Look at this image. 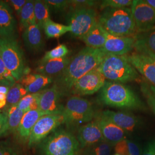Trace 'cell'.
Listing matches in <instances>:
<instances>
[{
	"instance_id": "3",
	"label": "cell",
	"mask_w": 155,
	"mask_h": 155,
	"mask_svg": "<svg viewBox=\"0 0 155 155\" xmlns=\"http://www.w3.org/2000/svg\"><path fill=\"white\" fill-rule=\"evenodd\" d=\"M100 100L111 107L130 110H144L145 106L139 97L122 83L106 81L101 90Z\"/></svg>"
},
{
	"instance_id": "21",
	"label": "cell",
	"mask_w": 155,
	"mask_h": 155,
	"mask_svg": "<svg viewBox=\"0 0 155 155\" xmlns=\"http://www.w3.org/2000/svg\"><path fill=\"white\" fill-rule=\"evenodd\" d=\"M28 94L36 93L53 82V78L40 74H27L19 81Z\"/></svg>"
},
{
	"instance_id": "44",
	"label": "cell",
	"mask_w": 155,
	"mask_h": 155,
	"mask_svg": "<svg viewBox=\"0 0 155 155\" xmlns=\"http://www.w3.org/2000/svg\"><path fill=\"white\" fill-rule=\"evenodd\" d=\"M10 87L5 86H2V85H0V94H8L9 90Z\"/></svg>"
},
{
	"instance_id": "13",
	"label": "cell",
	"mask_w": 155,
	"mask_h": 155,
	"mask_svg": "<svg viewBox=\"0 0 155 155\" xmlns=\"http://www.w3.org/2000/svg\"><path fill=\"white\" fill-rule=\"evenodd\" d=\"M61 95L60 90L55 84L49 89L42 90L39 98V109L47 114H61L64 107L59 104Z\"/></svg>"
},
{
	"instance_id": "41",
	"label": "cell",
	"mask_w": 155,
	"mask_h": 155,
	"mask_svg": "<svg viewBox=\"0 0 155 155\" xmlns=\"http://www.w3.org/2000/svg\"><path fill=\"white\" fill-rule=\"evenodd\" d=\"M28 0H11L9 1L12 7L13 8L15 11L16 12L17 15L20 16L22 8L27 2Z\"/></svg>"
},
{
	"instance_id": "5",
	"label": "cell",
	"mask_w": 155,
	"mask_h": 155,
	"mask_svg": "<svg viewBox=\"0 0 155 155\" xmlns=\"http://www.w3.org/2000/svg\"><path fill=\"white\" fill-rule=\"evenodd\" d=\"M0 55L6 67L16 81H20L25 73L22 49L16 38L0 37Z\"/></svg>"
},
{
	"instance_id": "43",
	"label": "cell",
	"mask_w": 155,
	"mask_h": 155,
	"mask_svg": "<svg viewBox=\"0 0 155 155\" xmlns=\"http://www.w3.org/2000/svg\"><path fill=\"white\" fill-rule=\"evenodd\" d=\"M137 53H140V54H144L145 55L147 56L150 58V59H151V61H153V63L155 64V54H153L152 52H150L148 51H146V50H141L139 52H136Z\"/></svg>"
},
{
	"instance_id": "6",
	"label": "cell",
	"mask_w": 155,
	"mask_h": 155,
	"mask_svg": "<svg viewBox=\"0 0 155 155\" xmlns=\"http://www.w3.org/2000/svg\"><path fill=\"white\" fill-rule=\"evenodd\" d=\"M80 147L72 133L61 129L43 141L41 151L43 155H78Z\"/></svg>"
},
{
	"instance_id": "38",
	"label": "cell",
	"mask_w": 155,
	"mask_h": 155,
	"mask_svg": "<svg viewBox=\"0 0 155 155\" xmlns=\"http://www.w3.org/2000/svg\"><path fill=\"white\" fill-rule=\"evenodd\" d=\"M141 89L147 99L148 105L155 114V97L150 91L148 84L147 83H142L141 85Z\"/></svg>"
},
{
	"instance_id": "4",
	"label": "cell",
	"mask_w": 155,
	"mask_h": 155,
	"mask_svg": "<svg viewBox=\"0 0 155 155\" xmlns=\"http://www.w3.org/2000/svg\"><path fill=\"white\" fill-rule=\"evenodd\" d=\"M97 69L111 82L125 83L138 79L139 74L125 55L107 54Z\"/></svg>"
},
{
	"instance_id": "34",
	"label": "cell",
	"mask_w": 155,
	"mask_h": 155,
	"mask_svg": "<svg viewBox=\"0 0 155 155\" xmlns=\"http://www.w3.org/2000/svg\"><path fill=\"white\" fill-rule=\"evenodd\" d=\"M16 80L8 71L0 55V85L11 87L15 83Z\"/></svg>"
},
{
	"instance_id": "2",
	"label": "cell",
	"mask_w": 155,
	"mask_h": 155,
	"mask_svg": "<svg viewBox=\"0 0 155 155\" xmlns=\"http://www.w3.org/2000/svg\"><path fill=\"white\" fill-rule=\"evenodd\" d=\"M98 22L106 32L120 37H133L137 34L131 9L106 8L98 17Z\"/></svg>"
},
{
	"instance_id": "24",
	"label": "cell",
	"mask_w": 155,
	"mask_h": 155,
	"mask_svg": "<svg viewBox=\"0 0 155 155\" xmlns=\"http://www.w3.org/2000/svg\"><path fill=\"white\" fill-rule=\"evenodd\" d=\"M134 49L136 52L146 50L155 54V28L137 34L135 36Z\"/></svg>"
},
{
	"instance_id": "12",
	"label": "cell",
	"mask_w": 155,
	"mask_h": 155,
	"mask_svg": "<svg viewBox=\"0 0 155 155\" xmlns=\"http://www.w3.org/2000/svg\"><path fill=\"white\" fill-rule=\"evenodd\" d=\"M104 32L105 35V43L101 50L106 54L125 55L134 49L135 36L120 37L109 34L105 30Z\"/></svg>"
},
{
	"instance_id": "10",
	"label": "cell",
	"mask_w": 155,
	"mask_h": 155,
	"mask_svg": "<svg viewBox=\"0 0 155 155\" xmlns=\"http://www.w3.org/2000/svg\"><path fill=\"white\" fill-rule=\"evenodd\" d=\"M130 9L137 34L155 28V11L145 0H134Z\"/></svg>"
},
{
	"instance_id": "28",
	"label": "cell",
	"mask_w": 155,
	"mask_h": 155,
	"mask_svg": "<svg viewBox=\"0 0 155 155\" xmlns=\"http://www.w3.org/2000/svg\"><path fill=\"white\" fill-rule=\"evenodd\" d=\"M28 94L27 91L21 83H15L9 89L7 94L6 108L17 105L20 101Z\"/></svg>"
},
{
	"instance_id": "20",
	"label": "cell",
	"mask_w": 155,
	"mask_h": 155,
	"mask_svg": "<svg viewBox=\"0 0 155 155\" xmlns=\"http://www.w3.org/2000/svg\"><path fill=\"white\" fill-rule=\"evenodd\" d=\"M41 29V28L36 23L24 30L22 39L25 47L29 51L38 52L43 50L45 43Z\"/></svg>"
},
{
	"instance_id": "25",
	"label": "cell",
	"mask_w": 155,
	"mask_h": 155,
	"mask_svg": "<svg viewBox=\"0 0 155 155\" xmlns=\"http://www.w3.org/2000/svg\"><path fill=\"white\" fill-rule=\"evenodd\" d=\"M7 114V134L16 133L25 113L17 105L12 106L6 110Z\"/></svg>"
},
{
	"instance_id": "33",
	"label": "cell",
	"mask_w": 155,
	"mask_h": 155,
	"mask_svg": "<svg viewBox=\"0 0 155 155\" xmlns=\"http://www.w3.org/2000/svg\"><path fill=\"white\" fill-rule=\"evenodd\" d=\"M111 145L105 141L86 148L84 155H110Z\"/></svg>"
},
{
	"instance_id": "18",
	"label": "cell",
	"mask_w": 155,
	"mask_h": 155,
	"mask_svg": "<svg viewBox=\"0 0 155 155\" xmlns=\"http://www.w3.org/2000/svg\"><path fill=\"white\" fill-rule=\"evenodd\" d=\"M16 28L13 9L6 2L0 1V37L14 36Z\"/></svg>"
},
{
	"instance_id": "47",
	"label": "cell",
	"mask_w": 155,
	"mask_h": 155,
	"mask_svg": "<svg viewBox=\"0 0 155 155\" xmlns=\"http://www.w3.org/2000/svg\"><path fill=\"white\" fill-rule=\"evenodd\" d=\"M148 87L150 88V91L152 92V93L154 95V96L155 97V86H152L151 84L148 85Z\"/></svg>"
},
{
	"instance_id": "22",
	"label": "cell",
	"mask_w": 155,
	"mask_h": 155,
	"mask_svg": "<svg viewBox=\"0 0 155 155\" xmlns=\"http://www.w3.org/2000/svg\"><path fill=\"white\" fill-rule=\"evenodd\" d=\"M72 58L64 57L61 59L50 60L43 63H39L35 71L38 74L52 77L54 75H59L69 64Z\"/></svg>"
},
{
	"instance_id": "23",
	"label": "cell",
	"mask_w": 155,
	"mask_h": 155,
	"mask_svg": "<svg viewBox=\"0 0 155 155\" xmlns=\"http://www.w3.org/2000/svg\"><path fill=\"white\" fill-rule=\"evenodd\" d=\"M86 47L95 49H101L105 43V35L104 29L97 22L88 33L81 39Z\"/></svg>"
},
{
	"instance_id": "40",
	"label": "cell",
	"mask_w": 155,
	"mask_h": 155,
	"mask_svg": "<svg viewBox=\"0 0 155 155\" xmlns=\"http://www.w3.org/2000/svg\"><path fill=\"white\" fill-rule=\"evenodd\" d=\"M7 134V114L6 111L0 110V137Z\"/></svg>"
},
{
	"instance_id": "16",
	"label": "cell",
	"mask_w": 155,
	"mask_h": 155,
	"mask_svg": "<svg viewBox=\"0 0 155 155\" xmlns=\"http://www.w3.org/2000/svg\"><path fill=\"white\" fill-rule=\"evenodd\" d=\"M77 139L82 148L89 147L105 141L100 127L95 120L80 127L78 130Z\"/></svg>"
},
{
	"instance_id": "17",
	"label": "cell",
	"mask_w": 155,
	"mask_h": 155,
	"mask_svg": "<svg viewBox=\"0 0 155 155\" xmlns=\"http://www.w3.org/2000/svg\"><path fill=\"white\" fill-rule=\"evenodd\" d=\"M45 115L47 114L40 109L32 110L25 113L15 133L17 139L22 143L28 141L36 123L40 118Z\"/></svg>"
},
{
	"instance_id": "30",
	"label": "cell",
	"mask_w": 155,
	"mask_h": 155,
	"mask_svg": "<svg viewBox=\"0 0 155 155\" xmlns=\"http://www.w3.org/2000/svg\"><path fill=\"white\" fill-rule=\"evenodd\" d=\"M116 153L120 155H141V150L136 143L124 139L115 145Z\"/></svg>"
},
{
	"instance_id": "35",
	"label": "cell",
	"mask_w": 155,
	"mask_h": 155,
	"mask_svg": "<svg viewBox=\"0 0 155 155\" xmlns=\"http://www.w3.org/2000/svg\"><path fill=\"white\" fill-rule=\"evenodd\" d=\"M132 0H104L100 5V9L104 10L106 8L118 9L129 8L133 4Z\"/></svg>"
},
{
	"instance_id": "27",
	"label": "cell",
	"mask_w": 155,
	"mask_h": 155,
	"mask_svg": "<svg viewBox=\"0 0 155 155\" xmlns=\"http://www.w3.org/2000/svg\"><path fill=\"white\" fill-rule=\"evenodd\" d=\"M34 12L36 22L41 29L50 18V8L45 1H34Z\"/></svg>"
},
{
	"instance_id": "31",
	"label": "cell",
	"mask_w": 155,
	"mask_h": 155,
	"mask_svg": "<svg viewBox=\"0 0 155 155\" xmlns=\"http://www.w3.org/2000/svg\"><path fill=\"white\" fill-rule=\"evenodd\" d=\"M41 91L28 94L24 96L17 104L18 108L25 113L29 111L39 109V98Z\"/></svg>"
},
{
	"instance_id": "8",
	"label": "cell",
	"mask_w": 155,
	"mask_h": 155,
	"mask_svg": "<svg viewBox=\"0 0 155 155\" xmlns=\"http://www.w3.org/2000/svg\"><path fill=\"white\" fill-rule=\"evenodd\" d=\"M68 25L72 35L81 39L98 22L95 11L91 8H71L68 15Z\"/></svg>"
},
{
	"instance_id": "1",
	"label": "cell",
	"mask_w": 155,
	"mask_h": 155,
	"mask_svg": "<svg viewBox=\"0 0 155 155\" xmlns=\"http://www.w3.org/2000/svg\"><path fill=\"white\" fill-rule=\"evenodd\" d=\"M107 54L101 49L86 47L72 58L66 69L59 74L55 84L62 95L71 92L78 80L90 71L97 68Z\"/></svg>"
},
{
	"instance_id": "29",
	"label": "cell",
	"mask_w": 155,
	"mask_h": 155,
	"mask_svg": "<svg viewBox=\"0 0 155 155\" xmlns=\"http://www.w3.org/2000/svg\"><path fill=\"white\" fill-rule=\"evenodd\" d=\"M19 17L20 27L24 30L29 25L36 23L34 12V1L28 0Z\"/></svg>"
},
{
	"instance_id": "42",
	"label": "cell",
	"mask_w": 155,
	"mask_h": 155,
	"mask_svg": "<svg viewBox=\"0 0 155 155\" xmlns=\"http://www.w3.org/2000/svg\"><path fill=\"white\" fill-rule=\"evenodd\" d=\"M141 155H155V139L148 144Z\"/></svg>"
},
{
	"instance_id": "11",
	"label": "cell",
	"mask_w": 155,
	"mask_h": 155,
	"mask_svg": "<svg viewBox=\"0 0 155 155\" xmlns=\"http://www.w3.org/2000/svg\"><path fill=\"white\" fill-rule=\"evenodd\" d=\"M106 82L105 78L95 68L78 80L72 87L71 93L79 97L92 95L101 90Z\"/></svg>"
},
{
	"instance_id": "32",
	"label": "cell",
	"mask_w": 155,
	"mask_h": 155,
	"mask_svg": "<svg viewBox=\"0 0 155 155\" xmlns=\"http://www.w3.org/2000/svg\"><path fill=\"white\" fill-rule=\"evenodd\" d=\"M68 53L69 50L66 45L64 44H61L58 45L52 50L46 52L39 63H43L50 60L63 58L66 57Z\"/></svg>"
},
{
	"instance_id": "19",
	"label": "cell",
	"mask_w": 155,
	"mask_h": 155,
	"mask_svg": "<svg viewBox=\"0 0 155 155\" xmlns=\"http://www.w3.org/2000/svg\"><path fill=\"white\" fill-rule=\"evenodd\" d=\"M101 114L127 132H133L139 123L137 117L129 113L107 110Z\"/></svg>"
},
{
	"instance_id": "48",
	"label": "cell",
	"mask_w": 155,
	"mask_h": 155,
	"mask_svg": "<svg viewBox=\"0 0 155 155\" xmlns=\"http://www.w3.org/2000/svg\"><path fill=\"white\" fill-rule=\"evenodd\" d=\"M114 155H118V154H117V153H115V154H114Z\"/></svg>"
},
{
	"instance_id": "45",
	"label": "cell",
	"mask_w": 155,
	"mask_h": 155,
	"mask_svg": "<svg viewBox=\"0 0 155 155\" xmlns=\"http://www.w3.org/2000/svg\"><path fill=\"white\" fill-rule=\"evenodd\" d=\"M146 2L151 6L155 11V0H145Z\"/></svg>"
},
{
	"instance_id": "15",
	"label": "cell",
	"mask_w": 155,
	"mask_h": 155,
	"mask_svg": "<svg viewBox=\"0 0 155 155\" xmlns=\"http://www.w3.org/2000/svg\"><path fill=\"white\" fill-rule=\"evenodd\" d=\"M95 121L97 122L105 141L110 145H116L118 142L126 139L125 132L101 113L95 116Z\"/></svg>"
},
{
	"instance_id": "36",
	"label": "cell",
	"mask_w": 155,
	"mask_h": 155,
	"mask_svg": "<svg viewBox=\"0 0 155 155\" xmlns=\"http://www.w3.org/2000/svg\"><path fill=\"white\" fill-rule=\"evenodd\" d=\"M0 155H24L16 144L9 141H0Z\"/></svg>"
},
{
	"instance_id": "14",
	"label": "cell",
	"mask_w": 155,
	"mask_h": 155,
	"mask_svg": "<svg viewBox=\"0 0 155 155\" xmlns=\"http://www.w3.org/2000/svg\"><path fill=\"white\" fill-rule=\"evenodd\" d=\"M125 57L150 84L155 86V64L148 56L135 52Z\"/></svg>"
},
{
	"instance_id": "46",
	"label": "cell",
	"mask_w": 155,
	"mask_h": 155,
	"mask_svg": "<svg viewBox=\"0 0 155 155\" xmlns=\"http://www.w3.org/2000/svg\"><path fill=\"white\" fill-rule=\"evenodd\" d=\"M6 106V100H0V109L5 107Z\"/></svg>"
},
{
	"instance_id": "7",
	"label": "cell",
	"mask_w": 155,
	"mask_h": 155,
	"mask_svg": "<svg viewBox=\"0 0 155 155\" xmlns=\"http://www.w3.org/2000/svg\"><path fill=\"white\" fill-rule=\"evenodd\" d=\"M62 114L65 124L70 127H76L91 122L95 114L93 107L88 100L74 95L67 100Z\"/></svg>"
},
{
	"instance_id": "26",
	"label": "cell",
	"mask_w": 155,
	"mask_h": 155,
	"mask_svg": "<svg viewBox=\"0 0 155 155\" xmlns=\"http://www.w3.org/2000/svg\"><path fill=\"white\" fill-rule=\"evenodd\" d=\"M43 29L48 38H59L67 32H71V27L48 20L45 23Z\"/></svg>"
},
{
	"instance_id": "39",
	"label": "cell",
	"mask_w": 155,
	"mask_h": 155,
	"mask_svg": "<svg viewBox=\"0 0 155 155\" xmlns=\"http://www.w3.org/2000/svg\"><path fill=\"white\" fill-rule=\"evenodd\" d=\"M71 8H91L96 4L95 1L92 0H70Z\"/></svg>"
},
{
	"instance_id": "9",
	"label": "cell",
	"mask_w": 155,
	"mask_h": 155,
	"mask_svg": "<svg viewBox=\"0 0 155 155\" xmlns=\"http://www.w3.org/2000/svg\"><path fill=\"white\" fill-rule=\"evenodd\" d=\"M63 124H65V120L62 113L47 114L41 117L33 127L28 140V145L33 147L43 141Z\"/></svg>"
},
{
	"instance_id": "37",
	"label": "cell",
	"mask_w": 155,
	"mask_h": 155,
	"mask_svg": "<svg viewBox=\"0 0 155 155\" xmlns=\"http://www.w3.org/2000/svg\"><path fill=\"white\" fill-rule=\"evenodd\" d=\"M45 2L55 12L65 11L70 7V0H45Z\"/></svg>"
}]
</instances>
